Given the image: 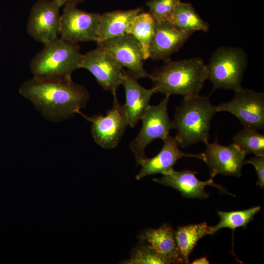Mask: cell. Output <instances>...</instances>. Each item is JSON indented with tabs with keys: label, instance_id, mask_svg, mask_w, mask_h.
<instances>
[{
	"label": "cell",
	"instance_id": "25",
	"mask_svg": "<svg viewBox=\"0 0 264 264\" xmlns=\"http://www.w3.org/2000/svg\"><path fill=\"white\" fill-rule=\"evenodd\" d=\"M128 264H169V262L148 244L140 241L134 248L131 258L125 263Z\"/></svg>",
	"mask_w": 264,
	"mask_h": 264
},
{
	"label": "cell",
	"instance_id": "28",
	"mask_svg": "<svg viewBox=\"0 0 264 264\" xmlns=\"http://www.w3.org/2000/svg\"><path fill=\"white\" fill-rule=\"evenodd\" d=\"M57 2L62 6L66 5H76L78 3L81 2L85 0H56Z\"/></svg>",
	"mask_w": 264,
	"mask_h": 264
},
{
	"label": "cell",
	"instance_id": "17",
	"mask_svg": "<svg viewBox=\"0 0 264 264\" xmlns=\"http://www.w3.org/2000/svg\"><path fill=\"white\" fill-rule=\"evenodd\" d=\"M129 71L124 70L122 85L123 86L126 102L124 104L129 125L134 127L141 119L150 105L153 95L156 93L154 88L147 89L141 86Z\"/></svg>",
	"mask_w": 264,
	"mask_h": 264
},
{
	"label": "cell",
	"instance_id": "8",
	"mask_svg": "<svg viewBox=\"0 0 264 264\" xmlns=\"http://www.w3.org/2000/svg\"><path fill=\"white\" fill-rule=\"evenodd\" d=\"M229 102L215 106L217 112L233 114L244 128L259 131L264 128V93L242 88Z\"/></svg>",
	"mask_w": 264,
	"mask_h": 264
},
{
	"label": "cell",
	"instance_id": "30",
	"mask_svg": "<svg viewBox=\"0 0 264 264\" xmlns=\"http://www.w3.org/2000/svg\"></svg>",
	"mask_w": 264,
	"mask_h": 264
},
{
	"label": "cell",
	"instance_id": "10",
	"mask_svg": "<svg viewBox=\"0 0 264 264\" xmlns=\"http://www.w3.org/2000/svg\"><path fill=\"white\" fill-rule=\"evenodd\" d=\"M79 68L89 71L104 90L116 95L117 89L122 85L124 70L107 51L98 46L82 54Z\"/></svg>",
	"mask_w": 264,
	"mask_h": 264
},
{
	"label": "cell",
	"instance_id": "20",
	"mask_svg": "<svg viewBox=\"0 0 264 264\" xmlns=\"http://www.w3.org/2000/svg\"><path fill=\"white\" fill-rule=\"evenodd\" d=\"M175 237L181 258L189 264V257L198 241L204 236L211 235V226L205 222L179 226L174 231Z\"/></svg>",
	"mask_w": 264,
	"mask_h": 264
},
{
	"label": "cell",
	"instance_id": "22",
	"mask_svg": "<svg viewBox=\"0 0 264 264\" xmlns=\"http://www.w3.org/2000/svg\"><path fill=\"white\" fill-rule=\"evenodd\" d=\"M154 20L149 13L140 12L135 17L131 34L141 44L145 60L150 58V46L154 33Z\"/></svg>",
	"mask_w": 264,
	"mask_h": 264
},
{
	"label": "cell",
	"instance_id": "23",
	"mask_svg": "<svg viewBox=\"0 0 264 264\" xmlns=\"http://www.w3.org/2000/svg\"><path fill=\"white\" fill-rule=\"evenodd\" d=\"M261 208V206H257L243 210L218 211L220 221L214 226H211V235L224 228L231 229L233 232L238 227L246 228Z\"/></svg>",
	"mask_w": 264,
	"mask_h": 264
},
{
	"label": "cell",
	"instance_id": "12",
	"mask_svg": "<svg viewBox=\"0 0 264 264\" xmlns=\"http://www.w3.org/2000/svg\"><path fill=\"white\" fill-rule=\"evenodd\" d=\"M97 44L110 54L123 67L127 68L137 79L150 77V74L144 68L145 59L142 45L131 34L115 37Z\"/></svg>",
	"mask_w": 264,
	"mask_h": 264
},
{
	"label": "cell",
	"instance_id": "16",
	"mask_svg": "<svg viewBox=\"0 0 264 264\" xmlns=\"http://www.w3.org/2000/svg\"><path fill=\"white\" fill-rule=\"evenodd\" d=\"M196 172L189 170L177 171L173 169L163 174L161 177L154 178L153 181L177 190L186 198H207L209 195L204 188L208 185L215 186L222 192H226L224 188L214 182V178L203 181L196 177Z\"/></svg>",
	"mask_w": 264,
	"mask_h": 264
},
{
	"label": "cell",
	"instance_id": "4",
	"mask_svg": "<svg viewBox=\"0 0 264 264\" xmlns=\"http://www.w3.org/2000/svg\"><path fill=\"white\" fill-rule=\"evenodd\" d=\"M82 54L77 44L58 37L44 44L30 64L33 77L56 79L71 78L72 73L79 68Z\"/></svg>",
	"mask_w": 264,
	"mask_h": 264
},
{
	"label": "cell",
	"instance_id": "14",
	"mask_svg": "<svg viewBox=\"0 0 264 264\" xmlns=\"http://www.w3.org/2000/svg\"><path fill=\"white\" fill-rule=\"evenodd\" d=\"M154 33L150 46V58L164 61L177 52L191 34L178 29L169 21L154 20Z\"/></svg>",
	"mask_w": 264,
	"mask_h": 264
},
{
	"label": "cell",
	"instance_id": "7",
	"mask_svg": "<svg viewBox=\"0 0 264 264\" xmlns=\"http://www.w3.org/2000/svg\"><path fill=\"white\" fill-rule=\"evenodd\" d=\"M113 97L112 106L105 115L88 116L80 113L91 122V134L95 143L104 149H112L117 146L129 125L124 105L120 103L116 95Z\"/></svg>",
	"mask_w": 264,
	"mask_h": 264
},
{
	"label": "cell",
	"instance_id": "21",
	"mask_svg": "<svg viewBox=\"0 0 264 264\" xmlns=\"http://www.w3.org/2000/svg\"><path fill=\"white\" fill-rule=\"evenodd\" d=\"M180 30L192 35L196 31L207 32L209 24L197 13L190 3L180 2L170 21Z\"/></svg>",
	"mask_w": 264,
	"mask_h": 264
},
{
	"label": "cell",
	"instance_id": "6",
	"mask_svg": "<svg viewBox=\"0 0 264 264\" xmlns=\"http://www.w3.org/2000/svg\"><path fill=\"white\" fill-rule=\"evenodd\" d=\"M169 97L165 95L158 105H150L141 118V129L130 145L137 165L146 157L145 150L148 144L156 139L163 140L174 129V122L170 119L167 112Z\"/></svg>",
	"mask_w": 264,
	"mask_h": 264
},
{
	"label": "cell",
	"instance_id": "1",
	"mask_svg": "<svg viewBox=\"0 0 264 264\" xmlns=\"http://www.w3.org/2000/svg\"><path fill=\"white\" fill-rule=\"evenodd\" d=\"M20 94L32 103L46 119L60 122L82 112L89 98L87 89L72 79L32 77L20 86Z\"/></svg>",
	"mask_w": 264,
	"mask_h": 264
},
{
	"label": "cell",
	"instance_id": "11",
	"mask_svg": "<svg viewBox=\"0 0 264 264\" xmlns=\"http://www.w3.org/2000/svg\"><path fill=\"white\" fill-rule=\"evenodd\" d=\"M61 6L56 0H39L32 6L26 24L28 34L44 45L59 37Z\"/></svg>",
	"mask_w": 264,
	"mask_h": 264
},
{
	"label": "cell",
	"instance_id": "19",
	"mask_svg": "<svg viewBox=\"0 0 264 264\" xmlns=\"http://www.w3.org/2000/svg\"><path fill=\"white\" fill-rule=\"evenodd\" d=\"M142 12L137 8L128 10H116L101 15L97 44L108 39L131 34L136 16Z\"/></svg>",
	"mask_w": 264,
	"mask_h": 264
},
{
	"label": "cell",
	"instance_id": "27",
	"mask_svg": "<svg viewBox=\"0 0 264 264\" xmlns=\"http://www.w3.org/2000/svg\"><path fill=\"white\" fill-rule=\"evenodd\" d=\"M251 164L255 168L258 176L257 185L264 188V156H255L246 160L245 164Z\"/></svg>",
	"mask_w": 264,
	"mask_h": 264
},
{
	"label": "cell",
	"instance_id": "26",
	"mask_svg": "<svg viewBox=\"0 0 264 264\" xmlns=\"http://www.w3.org/2000/svg\"><path fill=\"white\" fill-rule=\"evenodd\" d=\"M180 0H150L146 4L156 21H170Z\"/></svg>",
	"mask_w": 264,
	"mask_h": 264
},
{
	"label": "cell",
	"instance_id": "24",
	"mask_svg": "<svg viewBox=\"0 0 264 264\" xmlns=\"http://www.w3.org/2000/svg\"><path fill=\"white\" fill-rule=\"evenodd\" d=\"M235 144L246 155L264 156V135L252 129L244 128L233 137Z\"/></svg>",
	"mask_w": 264,
	"mask_h": 264
},
{
	"label": "cell",
	"instance_id": "13",
	"mask_svg": "<svg viewBox=\"0 0 264 264\" xmlns=\"http://www.w3.org/2000/svg\"><path fill=\"white\" fill-rule=\"evenodd\" d=\"M203 160L210 171L211 177L218 174L241 176L246 154L234 143L222 146L217 140L206 144Z\"/></svg>",
	"mask_w": 264,
	"mask_h": 264
},
{
	"label": "cell",
	"instance_id": "2",
	"mask_svg": "<svg viewBox=\"0 0 264 264\" xmlns=\"http://www.w3.org/2000/svg\"><path fill=\"white\" fill-rule=\"evenodd\" d=\"M149 78L156 93L188 97L199 95L208 79V72L206 65L199 58L178 61L168 59Z\"/></svg>",
	"mask_w": 264,
	"mask_h": 264
},
{
	"label": "cell",
	"instance_id": "5",
	"mask_svg": "<svg viewBox=\"0 0 264 264\" xmlns=\"http://www.w3.org/2000/svg\"><path fill=\"white\" fill-rule=\"evenodd\" d=\"M247 57L240 47L221 46L212 54L206 65L208 79L214 89L224 88L235 91L241 89Z\"/></svg>",
	"mask_w": 264,
	"mask_h": 264
},
{
	"label": "cell",
	"instance_id": "9",
	"mask_svg": "<svg viewBox=\"0 0 264 264\" xmlns=\"http://www.w3.org/2000/svg\"><path fill=\"white\" fill-rule=\"evenodd\" d=\"M101 15L81 10L74 5L64 6L61 14L59 36L66 41L97 42Z\"/></svg>",
	"mask_w": 264,
	"mask_h": 264
},
{
	"label": "cell",
	"instance_id": "3",
	"mask_svg": "<svg viewBox=\"0 0 264 264\" xmlns=\"http://www.w3.org/2000/svg\"><path fill=\"white\" fill-rule=\"evenodd\" d=\"M216 112L208 97H183L173 121L176 131L175 138L179 146L185 148L200 142L207 143L211 120Z\"/></svg>",
	"mask_w": 264,
	"mask_h": 264
},
{
	"label": "cell",
	"instance_id": "15",
	"mask_svg": "<svg viewBox=\"0 0 264 264\" xmlns=\"http://www.w3.org/2000/svg\"><path fill=\"white\" fill-rule=\"evenodd\" d=\"M163 141V146L155 156L151 158L146 157L138 163L142 168L136 176L137 180L151 175L165 174L173 169L176 161L182 157L203 159L202 153L196 154L183 152L176 139L169 134Z\"/></svg>",
	"mask_w": 264,
	"mask_h": 264
},
{
	"label": "cell",
	"instance_id": "29",
	"mask_svg": "<svg viewBox=\"0 0 264 264\" xmlns=\"http://www.w3.org/2000/svg\"><path fill=\"white\" fill-rule=\"evenodd\" d=\"M193 264H209V262L206 257H202L195 260L192 263Z\"/></svg>",
	"mask_w": 264,
	"mask_h": 264
},
{
	"label": "cell",
	"instance_id": "18",
	"mask_svg": "<svg viewBox=\"0 0 264 264\" xmlns=\"http://www.w3.org/2000/svg\"><path fill=\"white\" fill-rule=\"evenodd\" d=\"M172 228L165 224L157 229H148L140 236V241L148 244L169 264H183Z\"/></svg>",
	"mask_w": 264,
	"mask_h": 264
}]
</instances>
